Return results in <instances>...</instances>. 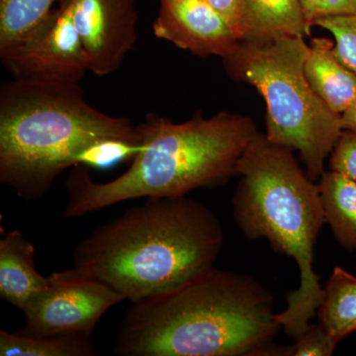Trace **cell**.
Here are the masks:
<instances>
[{"label":"cell","mask_w":356,"mask_h":356,"mask_svg":"<svg viewBox=\"0 0 356 356\" xmlns=\"http://www.w3.org/2000/svg\"><path fill=\"white\" fill-rule=\"evenodd\" d=\"M318 180L325 224L343 250L355 252L356 181L331 170Z\"/></svg>","instance_id":"14"},{"label":"cell","mask_w":356,"mask_h":356,"mask_svg":"<svg viewBox=\"0 0 356 356\" xmlns=\"http://www.w3.org/2000/svg\"><path fill=\"white\" fill-rule=\"evenodd\" d=\"M329 170L356 181V133L343 130L330 156Z\"/></svg>","instance_id":"21"},{"label":"cell","mask_w":356,"mask_h":356,"mask_svg":"<svg viewBox=\"0 0 356 356\" xmlns=\"http://www.w3.org/2000/svg\"><path fill=\"white\" fill-rule=\"evenodd\" d=\"M341 123H343V130L356 133V103L341 114Z\"/></svg>","instance_id":"24"},{"label":"cell","mask_w":356,"mask_h":356,"mask_svg":"<svg viewBox=\"0 0 356 356\" xmlns=\"http://www.w3.org/2000/svg\"><path fill=\"white\" fill-rule=\"evenodd\" d=\"M308 27L330 16L356 13V0H299Z\"/></svg>","instance_id":"22"},{"label":"cell","mask_w":356,"mask_h":356,"mask_svg":"<svg viewBox=\"0 0 356 356\" xmlns=\"http://www.w3.org/2000/svg\"><path fill=\"white\" fill-rule=\"evenodd\" d=\"M139 130V151L115 179L96 182L88 166L72 168L63 217L84 216L133 199L181 197L220 186L238 177V161L259 134L252 118L228 112L212 117L198 112L182 123L147 114Z\"/></svg>","instance_id":"3"},{"label":"cell","mask_w":356,"mask_h":356,"mask_svg":"<svg viewBox=\"0 0 356 356\" xmlns=\"http://www.w3.org/2000/svg\"><path fill=\"white\" fill-rule=\"evenodd\" d=\"M305 37L275 35L243 39L222 58L232 79L252 84L266 104L269 142L298 152L308 177L317 181L343 133L334 113L311 88L305 74Z\"/></svg>","instance_id":"6"},{"label":"cell","mask_w":356,"mask_h":356,"mask_svg":"<svg viewBox=\"0 0 356 356\" xmlns=\"http://www.w3.org/2000/svg\"><path fill=\"white\" fill-rule=\"evenodd\" d=\"M74 23L89 72L106 76L120 69L137 43L135 0H58Z\"/></svg>","instance_id":"9"},{"label":"cell","mask_w":356,"mask_h":356,"mask_svg":"<svg viewBox=\"0 0 356 356\" xmlns=\"http://www.w3.org/2000/svg\"><path fill=\"white\" fill-rule=\"evenodd\" d=\"M339 343L318 323L310 324L295 339L290 356H331Z\"/></svg>","instance_id":"20"},{"label":"cell","mask_w":356,"mask_h":356,"mask_svg":"<svg viewBox=\"0 0 356 356\" xmlns=\"http://www.w3.org/2000/svg\"><path fill=\"white\" fill-rule=\"evenodd\" d=\"M57 0H0V50L43 19Z\"/></svg>","instance_id":"17"},{"label":"cell","mask_w":356,"mask_h":356,"mask_svg":"<svg viewBox=\"0 0 356 356\" xmlns=\"http://www.w3.org/2000/svg\"><path fill=\"white\" fill-rule=\"evenodd\" d=\"M305 74L316 95L334 113L343 114L355 104L356 74L337 57L332 40H311Z\"/></svg>","instance_id":"12"},{"label":"cell","mask_w":356,"mask_h":356,"mask_svg":"<svg viewBox=\"0 0 356 356\" xmlns=\"http://www.w3.org/2000/svg\"><path fill=\"white\" fill-rule=\"evenodd\" d=\"M214 8L242 39V0H204Z\"/></svg>","instance_id":"23"},{"label":"cell","mask_w":356,"mask_h":356,"mask_svg":"<svg viewBox=\"0 0 356 356\" xmlns=\"http://www.w3.org/2000/svg\"><path fill=\"white\" fill-rule=\"evenodd\" d=\"M313 26L331 33L337 57L356 74V13L322 18Z\"/></svg>","instance_id":"18"},{"label":"cell","mask_w":356,"mask_h":356,"mask_svg":"<svg viewBox=\"0 0 356 356\" xmlns=\"http://www.w3.org/2000/svg\"><path fill=\"white\" fill-rule=\"evenodd\" d=\"M111 140L140 147L139 125L95 108L79 84L0 86V182L23 200L43 197L84 152Z\"/></svg>","instance_id":"4"},{"label":"cell","mask_w":356,"mask_h":356,"mask_svg":"<svg viewBox=\"0 0 356 356\" xmlns=\"http://www.w3.org/2000/svg\"><path fill=\"white\" fill-rule=\"evenodd\" d=\"M242 39L310 36L299 0H242Z\"/></svg>","instance_id":"13"},{"label":"cell","mask_w":356,"mask_h":356,"mask_svg":"<svg viewBox=\"0 0 356 356\" xmlns=\"http://www.w3.org/2000/svg\"><path fill=\"white\" fill-rule=\"evenodd\" d=\"M234 220L248 240L266 238L274 252L291 257L300 284L288 293L286 309L275 320L296 339L317 315L323 297L314 270L315 245L325 224L320 187L297 163L293 151L259 133L238 161Z\"/></svg>","instance_id":"5"},{"label":"cell","mask_w":356,"mask_h":356,"mask_svg":"<svg viewBox=\"0 0 356 356\" xmlns=\"http://www.w3.org/2000/svg\"><path fill=\"white\" fill-rule=\"evenodd\" d=\"M270 290L250 274L212 268L172 292L132 303L119 356H280Z\"/></svg>","instance_id":"2"},{"label":"cell","mask_w":356,"mask_h":356,"mask_svg":"<svg viewBox=\"0 0 356 356\" xmlns=\"http://www.w3.org/2000/svg\"><path fill=\"white\" fill-rule=\"evenodd\" d=\"M222 243L221 221L203 203L147 198L77 243L69 270L137 303L214 268Z\"/></svg>","instance_id":"1"},{"label":"cell","mask_w":356,"mask_h":356,"mask_svg":"<svg viewBox=\"0 0 356 356\" xmlns=\"http://www.w3.org/2000/svg\"><path fill=\"white\" fill-rule=\"evenodd\" d=\"M91 337H34L0 331V356H95Z\"/></svg>","instance_id":"16"},{"label":"cell","mask_w":356,"mask_h":356,"mask_svg":"<svg viewBox=\"0 0 356 356\" xmlns=\"http://www.w3.org/2000/svg\"><path fill=\"white\" fill-rule=\"evenodd\" d=\"M140 147L122 140H105L84 152L79 165L106 168L125 159H132Z\"/></svg>","instance_id":"19"},{"label":"cell","mask_w":356,"mask_h":356,"mask_svg":"<svg viewBox=\"0 0 356 356\" xmlns=\"http://www.w3.org/2000/svg\"><path fill=\"white\" fill-rule=\"evenodd\" d=\"M156 38L200 58L231 55L241 41L235 30L204 0H159Z\"/></svg>","instance_id":"10"},{"label":"cell","mask_w":356,"mask_h":356,"mask_svg":"<svg viewBox=\"0 0 356 356\" xmlns=\"http://www.w3.org/2000/svg\"><path fill=\"white\" fill-rule=\"evenodd\" d=\"M0 60L13 79L35 83L79 84L89 70L79 33L60 7L1 49Z\"/></svg>","instance_id":"7"},{"label":"cell","mask_w":356,"mask_h":356,"mask_svg":"<svg viewBox=\"0 0 356 356\" xmlns=\"http://www.w3.org/2000/svg\"><path fill=\"white\" fill-rule=\"evenodd\" d=\"M50 285L23 309L20 334L34 337H91L112 307L125 298L107 285L70 270L51 273Z\"/></svg>","instance_id":"8"},{"label":"cell","mask_w":356,"mask_h":356,"mask_svg":"<svg viewBox=\"0 0 356 356\" xmlns=\"http://www.w3.org/2000/svg\"><path fill=\"white\" fill-rule=\"evenodd\" d=\"M35 264V248L20 231L6 233L0 240V298L23 311L50 285Z\"/></svg>","instance_id":"11"},{"label":"cell","mask_w":356,"mask_h":356,"mask_svg":"<svg viewBox=\"0 0 356 356\" xmlns=\"http://www.w3.org/2000/svg\"><path fill=\"white\" fill-rule=\"evenodd\" d=\"M318 324L337 341L356 332V276L336 266L318 306Z\"/></svg>","instance_id":"15"}]
</instances>
